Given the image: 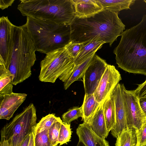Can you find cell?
Masks as SVG:
<instances>
[{
    "mask_svg": "<svg viewBox=\"0 0 146 146\" xmlns=\"http://www.w3.org/2000/svg\"><path fill=\"white\" fill-rule=\"evenodd\" d=\"M118 13L103 10L88 17H75L70 24V41L83 43L97 38L111 46L125 29Z\"/></svg>",
    "mask_w": 146,
    "mask_h": 146,
    "instance_id": "obj_1",
    "label": "cell"
},
{
    "mask_svg": "<svg viewBox=\"0 0 146 146\" xmlns=\"http://www.w3.org/2000/svg\"><path fill=\"white\" fill-rule=\"evenodd\" d=\"M113 52L118 66L129 73L146 76V15L136 25L121 34Z\"/></svg>",
    "mask_w": 146,
    "mask_h": 146,
    "instance_id": "obj_2",
    "label": "cell"
},
{
    "mask_svg": "<svg viewBox=\"0 0 146 146\" xmlns=\"http://www.w3.org/2000/svg\"><path fill=\"white\" fill-rule=\"evenodd\" d=\"M36 51L46 54L65 48L70 41V24L27 17L25 24Z\"/></svg>",
    "mask_w": 146,
    "mask_h": 146,
    "instance_id": "obj_3",
    "label": "cell"
},
{
    "mask_svg": "<svg viewBox=\"0 0 146 146\" xmlns=\"http://www.w3.org/2000/svg\"><path fill=\"white\" fill-rule=\"evenodd\" d=\"M14 46L9 69L13 76L12 84L16 85L28 79L36 60V49L25 24L15 26Z\"/></svg>",
    "mask_w": 146,
    "mask_h": 146,
    "instance_id": "obj_4",
    "label": "cell"
},
{
    "mask_svg": "<svg viewBox=\"0 0 146 146\" xmlns=\"http://www.w3.org/2000/svg\"><path fill=\"white\" fill-rule=\"evenodd\" d=\"M17 9L24 16L70 24L75 17L72 0H21Z\"/></svg>",
    "mask_w": 146,
    "mask_h": 146,
    "instance_id": "obj_5",
    "label": "cell"
},
{
    "mask_svg": "<svg viewBox=\"0 0 146 146\" xmlns=\"http://www.w3.org/2000/svg\"><path fill=\"white\" fill-rule=\"evenodd\" d=\"M74 66V58L65 48L50 52L40 62L39 79L42 82L53 83L59 78L64 82Z\"/></svg>",
    "mask_w": 146,
    "mask_h": 146,
    "instance_id": "obj_6",
    "label": "cell"
},
{
    "mask_svg": "<svg viewBox=\"0 0 146 146\" xmlns=\"http://www.w3.org/2000/svg\"><path fill=\"white\" fill-rule=\"evenodd\" d=\"M36 109L31 103L4 125L1 130V135L8 141L11 146H21L36 126Z\"/></svg>",
    "mask_w": 146,
    "mask_h": 146,
    "instance_id": "obj_7",
    "label": "cell"
},
{
    "mask_svg": "<svg viewBox=\"0 0 146 146\" xmlns=\"http://www.w3.org/2000/svg\"><path fill=\"white\" fill-rule=\"evenodd\" d=\"M15 26L8 17L2 16L0 18V65H4L8 69L14 46Z\"/></svg>",
    "mask_w": 146,
    "mask_h": 146,
    "instance_id": "obj_8",
    "label": "cell"
},
{
    "mask_svg": "<svg viewBox=\"0 0 146 146\" xmlns=\"http://www.w3.org/2000/svg\"><path fill=\"white\" fill-rule=\"evenodd\" d=\"M123 95L127 127L138 130L145 118L139 105V98L133 90H127L124 86Z\"/></svg>",
    "mask_w": 146,
    "mask_h": 146,
    "instance_id": "obj_9",
    "label": "cell"
},
{
    "mask_svg": "<svg viewBox=\"0 0 146 146\" xmlns=\"http://www.w3.org/2000/svg\"><path fill=\"white\" fill-rule=\"evenodd\" d=\"M108 65L105 60L96 54L94 56L82 78L85 94H94Z\"/></svg>",
    "mask_w": 146,
    "mask_h": 146,
    "instance_id": "obj_10",
    "label": "cell"
},
{
    "mask_svg": "<svg viewBox=\"0 0 146 146\" xmlns=\"http://www.w3.org/2000/svg\"><path fill=\"white\" fill-rule=\"evenodd\" d=\"M121 80V75L115 66L108 64L99 84L94 94L99 103H103Z\"/></svg>",
    "mask_w": 146,
    "mask_h": 146,
    "instance_id": "obj_11",
    "label": "cell"
},
{
    "mask_svg": "<svg viewBox=\"0 0 146 146\" xmlns=\"http://www.w3.org/2000/svg\"><path fill=\"white\" fill-rule=\"evenodd\" d=\"M124 86L123 84L118 83L111 93L115 103V120L111 131V135L116 138L128 127L123 95Z\"/></svg>",
    "mask_w": 146,
    "mask_h": 146,
    "instance_id": "obj_12",
    "label": "cell"
},
{
    "mask_svg": "<svg viewBox=\"0 0 146 146\" xmlns=\"http://www.w3.org/2000/svg\"><path fill=\"white\" fill-rule=\"evenodd\" d=\"M27 96L25 93L12 92L0 97V119L9 120Z\"/></svg>",
    "mask_w": 146,
    "mask_h": 146,
    "instance_id": "obj_13",
    "label": "cell"
},
{
    "mask_svg": "<svg viewBox=\"0 0 146 146\" xmlns=\"http://www.w3.org/2000/svg\"><path fill=\"white\" fill-rule=\"evenodd\" d=\"M76 133L79 141L86 146H110L109 142L96 134L87 123L83 122L79 124Z\"/></svg>",
    "mask_w": 146,
    "mask_h": 146,
    "instance_id": "obj_14",
    "label": "cell"
},
{
    "mask_svg": "<svg viewBox=\"0 0 146 146\" xmlns=\"http://www.w3.org/2000/svg\"><path fill=\"white\" fill-rule=\"evenodd\" d=\"M75 17L80 18L91 16L101 11L103 8L97 0H72Z\"/></svg>",
    "mask_w": 146,
    "mask_h": 146,
    "instance_id": "obj_15",
    "label": "cell"
},
{
    "mask_svg": "<svg viewBox=\"0 0 146 146\" xmlns=\"http://www.w3.org/2000/svg\"><path fill=\"white\" fill-rule=\"evenodd\" d=\"M92 130L101 137L105 139L109 134L106 125L102 103L87 123Z\"/></svg>",
    "mask_w": 146,
    "mask_h": 146,
    "instance_id": "obj_16",
    "label": "cell"
},
{
    "mask_svg": "<svg viewBox=\"0 0 146 146\" xmlns=\"http://www.w3.org/2000/svg\"><path fill=\"white\" fill-rule=\"evenodd\" d=\"M82 43L80 51L74 60V65L80 64L92 54L96 53L105 43L99 38H96Z\"/></svg>",
    "mask_w": 146,
    "mask_h": 146,
    "instance_id": "obj_17",
    "label": "cell"
},
{
    "mask_svg": "<svg viewBox=\"0 0 146 146\" xmlns=\"http://www.w3.org/2000/svg\"><path fill=\"white\" fill-rule=\"evenodd\" d=\"M95 53L92 54L84 61L77 65H74L70 74L68 79L64 83V88L67 89L74 82L82 80L87 68L90 64Z\"/></svg>",
    "mask_w": 146,
    "mask_h": 146,
    "instance_id": "obj_18",
    "label": "cell"
},
{
    "mask_svg": "<svg viewBox=\"0 0 146 146\" xmlns=\"http://www.w3.org/2000/svg\"><path fill=\"white\" fill-rule=\"evenodd\" d=\"M102 107L107 129L109 133L114 126L115 120V103L111 93L102 103Z\"/></svg>",
    "mask_w": 146,
    "mask_h": 146,
    "instance_id": "obj_19",
    "label": "cell"
},
{
    "mask_svg": "<svg viewBox=\"0 0 146 146\" xmlns=\"http://www.w3.org/2000/svg\"><path fill=\"white\" fill-rule=\"evenodd\" d=\"M101 104L96 100L94 94H85L82 106L83 114L82 121L88 123Z\"/></svg>",
    "mask_w": 146,
    "mask_h": 146,
    "instance_id": "obj_20",
    "label": "cell"
},
{
    "mask_svg": "<svg viewBox=\"0 0 146 146\" xmlns=\"http://www.w3.org/2000/svg\"><path fill=\"white\" fill-rule=\"evenodd\" d=\"M103 8V10L118 12L123 10L130 9L135 1L134 0H97Z\"/></svg>",
    "mask_w": 146,
    "mask_h": 146,
    "instance_id": "obj_21",
    "label": "cell"
},
{
    "mask_svg": "<svg viewBox=\"0 0 146 146\" xmlns=\"http://www.w3.org/2000/svg\"><path fill=\"white\" fill-rule=\"evenodd\" d=\"M116 138L115 146H136V129L134 128L127 127Z\"/></svg>",
    "mask_w": 146,
    "mask_h": 146,
    "instance_id": "obj_22",
    "label": "cell"
},
{
    "mask_svg": "<svg viewBox=\"0 0 146 146\" xmlns=\"http://www.w3.org/2000/svg\"><path fill=\"white\" fill-rule=\"evenodd\" d=\"M60 118L56 117L53 113L49 114L42 117L35 127V133H38L44 131H48L55 122Z\"/></svg>",
    "mask_w": 146,
    "mask_h": 146,
    "instance_id": "obj_23",
    "label": "cell"
},
{
    "mask_svg": "<svg viewBox=\"0 0 146 146\" xmlns=\"http://www.w3.org/2000/svg\"><path fill=\"white\" fill-rule=\"evenodd\" d=\"M83 115L82 106H81L80 107H75L70 109L63 114L62 118L63 122L69 124L73 121L80 117H82Z\"/></svg>",
    "mask_w": 146,
    "mask_h": 146,
    "instance_id": "obj_24",
    "label": "cell"
},
{
    "mask_svg": "<svg viewBox=\"0 0 146 146\" xmlns=\"http://www.w3.org/2000/svg\"><path fill=\"white\" fill-rule=\"evenodd\" d=\"M62 121L60 118L55 122L49 129L48 137L51 143L54 146H58L60 129Z\"/></svg>",
    "mask_w": 146,
    "mask_h": 146,
    "instance_id": "obj_25",
    "label": "cell"
},
{
    "mask_svg": "<svg viewBox=\"0 0 146 146\" xmlns=\"http://www.w3.org/2000/svg\"><path fill=\"white\" fill-rule=\"evenodd\" d=\"M13 78L9 70L4 65H0V91L13 84Z\"/></svg>",
    "mask_w": 146,
    "mask_h": 146,
    "instance_id": "obj_26",
    "label": "cell"
},
{
    "mask_svg": "<svg viewBox=\"0 0 146 146\" xmlns=\"http://www.w3.org/2000/svg\"><path fill=\"white\" fill-rule=\"evenodd\" d=\"M71 135L72 131L70 124H68L62 121L61 125L59 136V145L67 144L70 141Z\"/></svg>",
    "mask_w": 146,
    "mask_h": 146,
    "instance_id": "obj_27",
    "label": "cell"
},
{
    "mask_svg": "<svg viewBox=\"0 0 146 146\" xmlns=\"http://www.w3.org/2000/svg\"><path fill=\"white\" fill-rule=\"evenodd\" d=\"M48 131L35 133L34 142L35 146H54L50 143L48 135Z\"/></svg>",
    "mask_w": 146,
    "mask_h": 146,
    "instance_id": "obj_28",
    "label": "cell"
},
{
    "mask_svg": "<svg viewBox=\"0 0 146 146\" xmlns=\"http://www.w3.org/2000/svg\"><path fill=\"white\" fill-rule=\"evenodd\" d=\"M137 144L136 146H145L146 145V118L138 130H136Z\"/></svg>",
    "mask_w": 146,
    "mask_h": 146,
    "instance_id": "obj_29",
    "label": "cell"
},
{
    "mask_svg": "<svg viewBox=\"0 0 146 146\" xmlns=\"http://www.w3.org/2000/svg\"><path fill=\"white\" fill-rule=\"evenodd\" d=\"M82 45V43L70 41L65 48L74 60L80 51Z\"/></svg>",
    "mask_w": 146,
    "mask_h": 146,
    "instance_id": "obj_30",
    "label": "cell"
},
{
    "mask_svg": "<svg viewBox=\"0 0 146 146\" xmlns=\"http://www.w3.org/2000/svg\"><path fill=\"white\" fill-rule=\"evenodd\" d=\"M137 87L133 91L139 98H146V79L140 84H138Z\"/></svg>",
    "mask_w": 146,
    "mask_h": 146,
    "instance_id": "obj_31",
    "label": "cell"
},
{
    "mask_svg": "<svg viewBox=\"0 0 146 146\" xmlns=\"http://www.w3.org/2000/svg\"><path fill=\"white\" fill-rule=\"evenodd\" d=\"M14 1L15 0H0V7L1 9L3 10L8 8L9 7L11 6Z\"/></svg>",
    "mask_w": 146,
    "mask_h": 146,
    "instance_id": "obj_32",
    "label": "cell"
},
{
    "mask_svg": "<svg viewBox=\"0 0 146 146\" xmlns=\"http://www.w3.org/2000/svg\"><path fill=\"white\" fill-rule=\"evenodd\" d=\"M139 102L144 116L146 118V98H139Z\"/></svg>",
    "mask_w": 146,
    "mask_h": 146,
    "instance_id": "obj_33",
    "label": "cell"
},
{
    "mask_svg": "<svg viewBox=\"0 0 146 146\" xmlns=\"http://www.w3.org/2000/svg\"><path fill=\"white\" fill-rule=\"evenodd\" d=\"M35 127L33 128L31 133L30 140L28 146H35L34 136L35 133Z\"/></svg>",
    "mask_w": 146,
    "mask_h": 146,
    "instance_id": "obj_34",
    "label": "cell"
},
{
    "mask_svg": "<svg viewBox=\"0 0 146 146\" xmlns=\"http://www.w3.org/2000/svg\"><path fill=\"white\" fill-rule=\"evenodd\" d=\"M0 146H11L8 141L3 136L1 135Z\"/></svg>",
    "mask_w": 146,
    "mask_h": 146,
    "instance_id": "obj_35",
    "label": "cell"
},
{
    "mask_svg": "<svg viewBox=\"0 0 146 146\" xmlns=\"http://www.w3.org/2000/svg\"><path fill=\"white\" fill-rule=\"evenodd\" d=\"M30 134L31 133L26 137L23 140L21 146H28L30 140Z\"/></svg>",
    "mask_w": 146,
    "mask_h": 146,
    "instance_id": "obj_36",
    "label": "cell"
},
{
    "mask_svg": "<svg viewBox=\"0 0 146 146\" xmlns=\"http://www.w3.org/2000/svg\"><path fill=\"white\" fill-rule=\"evenodd\" d=\"M76 146H86L81 141H79Z\"/></svg>",
    "mask_w": 146,
    "mask_h": 146,
    "instance_id": "obj_37",
    "label": "cell"
},
{
    "mask_svg": "<svg viewBox=\"0 0 146 146\" xmlns=\"http://www.w3.org/2000/svg\"><path fill=\"white\" fill-rule=\"evenodd\" d=\"M144 1L146 3V0H144Z\"/></svg>",
    "mask_w": 146,
    "mask_h": 146,
    "instance_id": "obj_38",
    "label": "cell"
},
{
    "mask_svg": "<svg viewBox=\"0 0 146 146\" xmlns=\"http://www.w3.org/2000/svg\"><path fill=\"white\" fill-rule=\"evenodd\" d=\"M145 146H146V145Z\"/></svg>",
    "mask_w": 146,
    "mask_h": 146,
    "instance_id": "obj_39",
    "label": "cell"
}]
</instances>
